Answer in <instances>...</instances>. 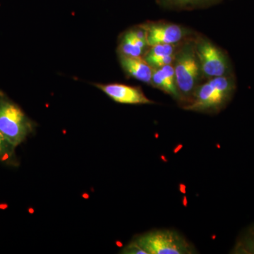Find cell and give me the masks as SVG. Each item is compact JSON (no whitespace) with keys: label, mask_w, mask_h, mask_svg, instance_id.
I'll return each instance as SVG.
<instances>
[{"label":"cell","mask_w":254,"mask_h":254,"mask_svg":"<svg viewBox=\"0 0 254 254\" xmlns=\"http://www.w3.org/2000/svg\"><path fill=\"white\" fill-rule=\"evenodd\" d=\"M233 252L235 254H254V226L240 237Z\"/></svg>","instance_id":"13"},{"label":"cell","mask_w":254,"mask_h":254,"mask_svg":"<svg viewBox=\"0 0 254 254\" xmlns=\"http://www.w3.org/2000/svg\"><path fill=\"white\" fill-rule=\"evenodd\" d=\"M146 32L148 46L173 45L183 38L184 31L180 26L172 23H151L142 26Z\"/></svg>","instance_id":"7"},{"label":"cell","mask_w":254,"mask_h":254,"mask_svg":"<svg viewBox=\"0 0 254 254\" xmlns=\"http://www.w3.org/2000/svg\"><path fill=\"white\" fill-rule=\"evenodd\" d=\"M233 88L232 78L225 76L213 78L198 88L194 100L185 109L196 112L220 110L230 98Z\"/></svg>","instance_id":"3"},{"label":"cell","mask_w":254,"mask_h":254,"mask_svg":"<svg viewBox=\"0 0 254 254\" xmlns=\"http://www.w3.org/2000/svg\"><path fill=\"white\" fill-rule=\"evenodd\" d=\"M16 148L0 132V163L8 166H18L19 162L16 156Z\"/></svg>","instance_id":"12"},{"label":"cell","mask_w":254,"mask_h":254,"mask_svg":"<svg viewBox=\"0 0 254 254\" xmlns=\"http://www.w3.org/2000/svg\"><path fill=\"white\" fill-rule=\"evenodd\" d=\"M148 45L146 32L141 26L140 28L129 30L125 33L119 50L121 55L140 58Z\"/></svg>","instance_id":"8"},{"label":"cell","mask_w":254,"mask_h":254,"mask_svg":"<svg viewBox=\"0 0 254 254\" xmlns=\"http://www.w3.org/2000/svg\"><path fill=\"white\" fill-rule=\"evenodd\" d=\"M180 3H192L194 1H199V0H175Z\"/></svg>","instance_id":"15"},{"label":"cell","mask_w":254,"mask_h":254,"mask_svg":"<svg viewBox=\"0 0 254 254\" xmlns=\"http://www.w3.org/2000/svg\"><path fill=\"white\" fill-rule=\"evenodd\" d=\"M197 58L200 68L210 78L222 76L228 70V63L223 53L210 42L203 41L197 47Z\"/></svg>","instance_id":"5"},{"label":"cell","mask_w":254,"mask_h":254,"mask_svg":"<svg viewBox=\"0 0 254 254\" xmlns=\"http://www.w3.org/2000/svg\"><path fill=\"white\" fill-rule=\"evenodd\" d=\"M192 46H185L179 53L175 67V79L179 91L190 95L194 90L198 77L199 64Z\"/></svg>","instance_id":"4"},{"label":"cell","mask_w":254,"mask_h":254,"mask_svg":"<svg viewBox=\"0 0 254 254\" xmlns=\"http://www.w3.org/2000/svg\"><path fill=\"white\" fill-rule=\"evenodd\" d=\"M120 63L124 70L131 77L144 83H151L153 70L145 60L120 55Z\"/></svg>","instance_id":"9"},{"label":"cell","mask_w":254,"mask_h":254,"mask_svg":"<svg viewBox=\"0 0 254 254\" xmlns=\"http://www.w3.org/2000/svg\"><path fill=\"white\" fill-rule=\"evenodd\" d=\"M151 83L162 91L179 98V91L175 79V68L171 65H165L153 70Z\"/></svg>","instance_id":"10"},{"label":"cell","mask_w":254,"mask_h":254,"mask_svg":"<svg viewBox=\"0 0 254 254\" xmlns=\"http://www.w3.org/2000/svg\"><path fill=\"white\" fill-rule=\"evenodd\" d=\"M105 94L117 103L128 105L153 104L154 102L148 99L139 88L120 84H96Z\"/></svg>","instance_id":"6"},{"label":"cell","mask_w":254,"mask_h":254,"mask_svg":"<svg viewBox=\"0 0 254 254\" xmlns=\"http://www.w3.org/2000/svg\"><path fill=\"white\" fill-rule=\"evenodd\" d=\"M35 123L4 92L0 91V132L15 147L26 141Z\"/></svg>","instance_id":"1"},{"label":"cell","mask_w":254,"mask_h":254,"mask_svg":"<svg viewBox=\"0 0 254 254\" xmlns=\"http://www.w3.org/2000/svg\"><path fill=\"white\" fill-rule=\"evenodd\" d=\"M133 242L145 254H191L196 253L182 235L170 230H152L137 237Z\"/></svg>","instance_id":"2"},{"label":"cell","mask_w":254,"mask_h":254,"mask_svg":"<svg viewBox=\"0 0 254 254\" xmlns=\"http://www.w3.org/2000/svg\"><path fill=\"white\" fill-rule=\"evenodd\" d=\"M123 254H145L144 251L141 250L134 242H132L127 247L124 249Z\"/></svg>","instance_id":"14"},{"label":"cell","mask_w":254,"mask_h":254,"mask_svg":"<svg viewBox=\"0 0 254 254\" xmlns=\"http://www.w3.org/2000/svg\"><path fill=\"white\" fill-rule=\"evenodd\" d=\"M174 58L173 45L160 44L152 46L144 60L150 66L158 68L172 64Z\"/></svg>","instance_id":"11"}]
</instances>
